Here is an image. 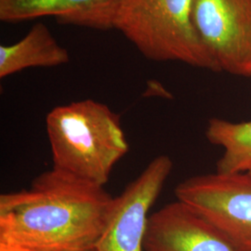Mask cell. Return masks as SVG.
Returning <instances> with one entry per match:
<instances>
[{
	"mask_svg": "<svg viewBox=\"0 0 251 251\" xmlns=\"http://www.w3.org/2000/svg\"><path fill=\"white\" fill-rule=\"evenodd\" d=\"M114 199L103 186L57 171L0 196V243L42 251H91Z\"/></svg>",
	"mask_w": 251,
	"mask_h": 251,
	"instance_id": "1",
	"label": "cell"
},
{
	"mask_svg": "<svg viewBox=\"0 0 251 251\" xmlns=\"http://www.w3.org/2000/svg\"><path fill=\"white\" fill-rule=\"evenodd\" d=\"M46 127L53 169L95 185L104 186L128 152L120 116L94 100L53 108Z\"/></svg>",
	"mask_w": 251,
	"mask_h": 251,
	"instance_id": "2",
	"label": "cell"
},
{
	"mask_svg": "<svg viewBox=\"0 0 251 251\" xmlns=\"http://www.w3.org/2000/svg\"><path fill=\"white\" fill-rule=\"evenodd\" d=\"M114 29L148 60L222 72L194 25L192 0H123Z\"/></svg>",
	"mask_w": 251,
	"mask_h": 251,
	"instance_id": "3",
	"label": "cell"
},
{
	"mask_svg": "<svg viewBox=\"0 0 251 251\" xmlns=\"http://www.w3.org/2000/svg\"><path fill=\"white\" fill-rule=\"evenodd\" d=\"M175 196L225 234L237 251H251V174L209 173L182 180Z\"/></svg>",
	"mask_w": 251,
	"mask_h": 251,
	"instance_id": "4",
	"label": "cell"
},
{
	"mask_svg": "<svg viewBox=\"0 0 251 251\" xmlns=\"http://www.w3.org/2000/svg\"><path fill=\"white\" fill-rule=\"evenodd\" d=\"M192 20L221 71L251 77V0H192Z\"/></svg>",
	"mask_w": 251,
	"mask_h": 251,
	"instance_id": "5",
	"label": "cell"
},
{
	"mask_svg": "<svg viewBox=\"0 0 251 251\" xmlns=\"http://www.w3.org/2000/svg\"><path fill=\"white\" fill-rule=\"evenodd\" d=\"M172 168L169 155L156 156L115 198L105 230L91 251H144L148 212Z\"/></svg>",
	"mask_w": 251,
	"mask_h": 251,
	"instance_id": "6",
	"label": "cell"
},
{
	"mask_svg": "<svg viewBox=\"0 0 251 251\" xmlns=\"http://www.w3.org/2000/svg\"><path fill=\"white\" fill-rule=\"evenodd\" d=\"M144 251H237L224 233L176 200L149 215Z\"/></svg>",
	"mask_w": 251,
	"mask_h": 251,
	"instance_id": "7",
	"label": "cell"
},
{
	"mask_svg": "<svg viewBox=\"0 0 251 251\" xmlns=\"http://www.w3.org/2000/svg\"><path fill=\"white\" fill-rule=\"evenodd\" d=\"M123 0H0V21L16 24L52 17L64 25L114 29Z\"/></svg>",
	"mask_w": 251,
	"mask_h": 251,
	"instance_id": "8",
	"label": "cell"
},
{
	"mask_svg": "<svg viewBox=\"0 0 251 251\" xmlns=\"http://www.w3.org/2000/svg\"><path fill=\"white\" fill-rule=\"evenodd\" d=\"M69 61L67 50L58 43L48 26L36 23L18 42L0 46V77L28 68L55 67Z\"/></svg>",
	"mask_w": 251,
	"mask_h": 251,
	"instance_id": "9",
	"label": "cell"
},
{
	"mask_svg": "<svg viewBox=\"0 0 251 251\" xmlns=\"http://www.w3.org/2000/svg\"><path fill=\"white\" fill-rule=\"evenodd\" d=\"M206 138L210 144L225 150L217 161L215 172L251 174V120L234 123L222 118H210Z\"/></svg>",
	"mask_w": 251,
	"mask_h": 251,
	"instance_id": "10",
	"label": "cell"
},
{
	"mask_svg": "<svg viewBox=\"0 0 251 251\" xmlns=\"http://www.w3.org/2000/svg\"><path fill=\"white\" fill-rule=\"evenodd\" d=\"M0 251H37V250H32L28 248H24L20 246H15V245H9V244H4L0 243Z\"/></svg>",
	"mask_w": 251,
	"mask_h": 251,
	"instance_id": "11",
	"label": "cell"
}]
</instances>
